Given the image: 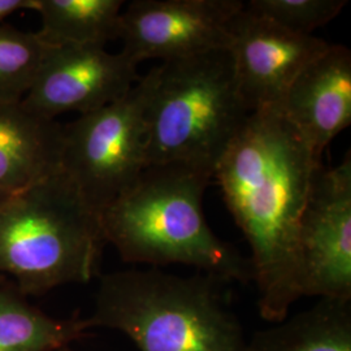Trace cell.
I'll use <instances>...</instances> for the list:
<instances>
[{
  "mask_svg": "<svg viewBox=\"0 0 351 351\" xmlns=\"http://www.w3.org/2000/svg\"><path fill=\"white\" fill-rule=\"evenodd\" d=\"M123 0H38L46 46H101L120 38Z\"/></svg>",
  "mask_w": 351,
  "mask_h": 351,
  "instance_id": "9a60e30c",
  "label": "cell"
},
{
  "mask_svg": "<svg viewBox=\"0 0 351 351\" xmlns=\"http://www.w3.org/2000/svg\"><path fill=\"white\" fill-rule=\"evenodd\" d=\"M7 281H8V280H7V278H5V277L1 276V275H0V287H1V285H3V284H5V282H7Z\"/></svg>",
  "mask_w": 351,
  "mask_h": 351,
  "instance_id": "44dd1931",
  "label": "cell"
},
{
  "mask_svg": "<svg viewBox=\"0 0 351 351\" xmlns=\"http://www.w3.org/2000/svg\"><path fill=\"white\" fill-rule=\"evenodd\" d=\"M46 45L36 33L0 25V101H21L32 88Z\"/></svg>",
  "mask_w": 351,
  "mask_h": 351,
  "instance_id": "2e32d148",
  "label": "cell"
},
{
  "mask_svg": "<svg viewBox=\"0 0 351 351\" xmlns=\"http://www.w3.org/2000/svg\"><path fill=\"white\" fill-rule=\"evenodd\" d=\"M154 78L151 69L121 99L63 125L60 168L98 215L147 167L146 111Z\"/></svg>",
  "mask_w": 351,
  "mask_h": 351,
  "instance_id": "8992f818",
  "label": "cell"
},
{
  "mask_svg": "<svg viewBox=\"0 0 351 351\" xmlns=\"http://www.w3.org/2000/svg\"><path fill=\"white\" fill-rule=\"evenodd\" d=\"M346 4V0H251L245 7L291 33L313 36L316 29L335 20Z\"/></svg>",
  "mask_w": 351,
  "mask_h": 351,
  "instance_id": "e0dca14e",
  "label": "cell"
},
{
  "mask_svg": "<svg viewBox=\"0 0 351 351\" xmlns=\"http://www.w3.org/2000/svg\"><path fill=\"white\" fill-rule=\"evenodd\" d=\"M243 7L241 0H134L121 12L120 52L138 66L229 50V25Z\"/></svg>",
  "mask_w": 351,
  "mask_h": 351,
  "instance_id": "ba28073f",
  "label": "cell"
},
{
  "mask_svg": "<svg viewBox=\"0 0 351 351\" xmlns=\"http://www.w3.org/2000/svg\"><path fill=\"white\" fill-rule=\"evenodd\" d=\"M229 33L239 93L250 113L280 106L302 69L329 47L320 38L291 33L246 7L232 20Z\"/></svg>",
  "mask_w": 351,
  "mask_h": 351,
  "instance_id": "30bf717a",
  "label": "cell"
},
{
  "mask_svg": "<svg viewBox=\"0 0 351 351\" xmlns=\"http://www.w3.org/2000/svg\"><path fill=\"white\" fill-rule=\"evenodd\" d=\"M137 65L101 46H46L23 103L40 117L94 112L121 99L139 81Z\"/></svg>",
  "mask_w": 351,
  "mask_h": 351,
  "instance_id": "9c48e42d",
  "label": "cell"
},
{
  "mask_svg": "<svg viewBox=\"0 0 351 351\" xmlns=\"http://www.w3.org/2000/svg\"><path fill=\"white\" fill-rule=\"evenodd\" d=\"M104 245L99 215L62 168L0 204V275L24 295L88 284Z\"/></svg>",
  "mask_w": 351,
  "mask_h": 351,
  "instance_id": "277c9868",
  "label": "cell"
},
{
  "mask_svg": "<svg viewBox=\"0 0 351 351\" xmlns=\"http://www.w3.org/2000/svg\"><path fill=\"white\" fill-rule=\"evenodd\" d=\"M302 297L351 301L350 152L313 176L298 229Z\"/></svg>",
  "mask_w": 351,
  "mask_h": 351,
  "instance_id": "52a82bcc",
  "label": "cell"
},
{
  "mask_svg": "<svg viewBox=\"0 0 351 351\" xmlns=\"http://www.w3.org/2000/svg\"><path fill=\"white\" fill-rule=\"evenodd\" d=\"M317 159L351 124V52L329 45L294 78L278 106Z\"/></svg>",
  "mask_w": 351,
  "mask_h": 351,
  "instance_id": "8fae6325",
  "label": "cell"
},
{
  "mask_svg": "<svg viewBox=\"0 0 351 351\" xmlns=\"http://www.w3.org/2000/svg\"><path fill=\"white\" fill-rule=\"evenodd\" d=\"M8 197H10V194H5V193L0 191V204H1L3 202L5 201Z\"/></svg>",
  "mask_w": 351,
  "mask_h": 351,
  "instance_id": "d6986e66",
  "label": "cell"
},
{
  "mask_svg": "<svg viewBox=\"0 0 351 351\" xmlns=\"http://www.w3.org/2000/svg\"><path fill=\"white\" fill-rule=\"evenodd\" d=\"M63 125L0 101V191L14 194L60 169Z\"/></svg>",
  "mask_w": 351,
  "mask_h": 351,
  "instance_id": "7c38bea8",
  "label": "cell"
},
{
  "mask_svg": "<svg viewBox=\"0 0 351 351\" xmlns=\"http://www.w3.org/2000/svg\"><path fill=\"white\" fill-rule=\"evenodd\" d=\"M154 69L146 111V163L185 164L213 178L250 111L229 50L164 62Z\"/></svg>",
  "mask_w": 351,
  "mask_h": 351,
  "instance_id": "5b68a950",
  "label": "cell"
},
{
  "mask_svg": "<svg viewBox=\"0 0 351 351\" xmlns=\"http://www.w3.org/2000/svg\"><path fill=\"white\" fill-rule=\"evenodd\" d=\"M90 330L86 317L45 314L10 280L0 287V351H55L72 346Z\"/></svg>",
  "mask_w": 351,
  "mask_h": 351,
  "instance_id": "5bb4252c",
  "label": "cell"
},
{
  "mask_svg": "<svg viewBox=\"0 0 351 351\" xmlns=\"http://www.w3.org/2000/svg\"><path fill=\"white\" fill-rule=\"evenodd\" d=\"M224 281L158 268L126 269L101 278L91 329L121 332L139 351H249L239 317L226 306Z\"/></svg>",
  "mask_w": 351,
  "mask_h": 351,
  "instance_id": "3957f363",
  "label": "cell"
},
{
  "mask_svg": "<svg viewBox=\"0 0 351 351\" xmlns=\"http://www.w3.org/2000/svg\"><path fill=\"white\" fill-rule=\"evenodd\" d=\"M38 0H0V24L8 16L20 11H36Z\"/></svg>",
  "mask_w": 351,
  "mask_h": 351,
  "instance_id": "ac0fdd59",
  "label": "cell"
},
{
  "mask_svg": "<svg viewBox=\"0 0 351 351\" xmlns=\"http://www.w3.org/2000/svg\"><path fill=\"white\" fill-rule=\"evenodd\" d=\"M213 177L185 164H158L99 213L101 234L120 258L152 268L182 264L226 284L252 280L250 259L206 221L203 195Z\"/></svg>",
  "mask_w": 351,
  "mask_h": 351,
  "instance_id": "7a4b0ae2",
  "label": "cell"
},
{
  "mask_svg": "<svg viewBox=\"0 0 351 351\" xmlns=\"http://www.w3.org/2000/svg\"><path fill=\"white\" fill-rule=\"evenodd\" d=\"M249 351H351V301L317 300L310 308L256 330Z\"/></svg>",
  "mask_w": 351,
  "mask_h": 351,
  "instance_id": "4fadbf2b",
  "label": "cell"
},
{
  "mask_svg": "<svg viewBox=\"0 0 351 351\" xmlns=\"http://www.w3.org/2000/svg\"><path fill=\"white\" fill-rule=\"evenodd\" d=\"M55 351H78L73 349L72 346H65V348H62V349H58V350Z\"/></svg>",
  "mask_w": 351,
  "mask_h": 351,
  "instance_id": "ffe728a7",
  "label": "cell"
},
{
  "mask_svg": "<svg viewBox=\"0 0 351 351\" xmlns=\"http://www.w3.org/2000/svg\"><path fill=\"white\" fill-rule=\"evenodd\" d=\"M322 163L276 106L249 114L216 167L213 177L250 246L258 310L265 322L284 320L301 298L298 229Z\"/></svg>",
  "mask_w": 351,
  "mask_h": 351,
  "instance_id": "6da1fadb",
  "label": "cell"
}]
</instances>
